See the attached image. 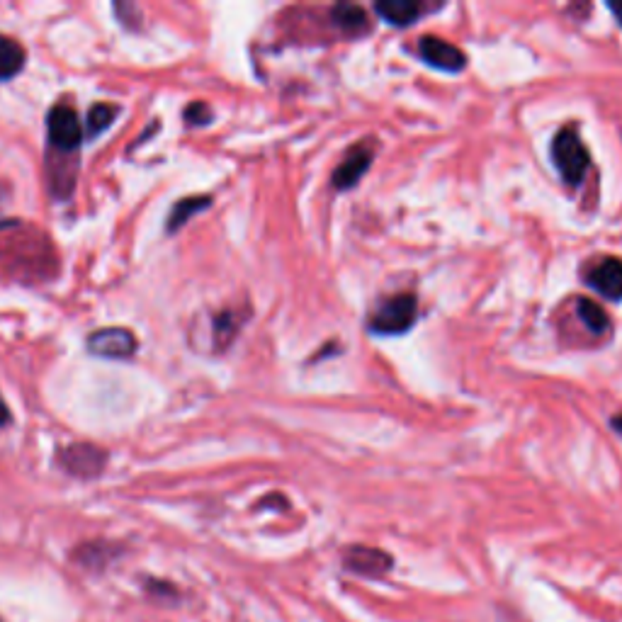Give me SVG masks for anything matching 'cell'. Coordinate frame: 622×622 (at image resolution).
Masks as SVG:
<instances>
[{
  "instance_id": "17",
  "label": "cell",
  "mask_w": 622,
  "mask_h": 622,
  "mask_svg": "<svg viewBox=\"0 0 622 622\" xmlns=\"http://www.w3.org/2000/svg\"><path fill=\"white\" fill-rule=\"evenodd\" d=\"M236 329H239V321L231 311H224L214 319V338H217V348H226L231 341H234Z\"/></svg>"
},
{
  "instance_id": "15",
  "label": "cell",
  "mask_w": 622,
  "mask_h": 622,
  "mask_svg": "<svg viewBox=\"0 0 622 622\" xmlns=\"http://www.w3.org/2000/svg\"><path fill=\"white\" fill-rule=\"evenodd\" d=\"M333 22L341 25L343 30H348V32H360V30H367V13L360 8V5L341 3L333 8Z\"/></svg>"
},
{
  "instance_id": "7",
  "label": "cell",
  "mask_w": 622,
  "mask_h": 622,
  "mask_svg": "<svg viewBox=\"0 0 622 622\" xmlns=\"http://www.w3.org/2000/svg\"><path fill=\"white\" fill-rule=\"evenodd\" d=\"M418 54L426 64H431L433 69L457 73L467 66V56L462 49H457L455 44L445 42L440 37H423L421 44H418Z\"/></svg>"
},
{
  "instance_id": "19",
  "label": "cell",
  "mask_w": 622,
  "mask_h": 622,
  "mask_svg": "<svg viewBox=\"0 0 622 622\" xmlns=\"http://www.w3.org/2000/svg\"><path fill=\"white\" fill-rule=\"evenodd\" d=\"M5 423H10V411L8 406H5L3 397H0V426H5Z\"/></svg>"
},
{
  "instance_id": "10",
  "label": "cell",
  "mask_w": 622,
  "mask_h": 622,
  "mask_svg": "<svg viewBox=\"0 0 622 622\" xmlns=\"http://www.w3.org/2000/svg\"><path fill=\"white\" fill-rule=\"evenodd\" d=\"M348 569L363 576H382L384 571L392 569V557L387 552L375 550V547H353L346 552Z\"/></svg>"
},
{
  "instance_id": "3",
  "label": "cell",
  "mask_w": 622,
  "mask_h": 622,
  "mask_svg": "<svg viewBox=\"0 0 622 622\" xmlns=\"http://www.w3.org/2000/svg\"><path fill=\"white\" fill-rule=\"evenodd\" d=\"M418 314L414 294H397L389 297L377 307L370 319V331L380 336H397V333L409 331L414 326Z\"/></svg>"
},
{
  "instance_id": "11",
  "label": "cell",
  "mask_w": 622,
  "mask_h": 622,
  "mask_svg": "<svg viewBox=\"0 0 622 622\" xmlns=\"http://www.w3.org/2000/svg\"><path fill=\"white\" fill-rule=\"evenodd\" d=\"M377 15L394 27H409L423 15V5L416 0H380L375 3Z\"/></svg>"
},
{
  "instance_id": "13",
  "label": "cell",
  "mask_w": 622,
  "mask_h": 622,
  "mask_svg": "<svg viewBox=\"0 0 622 622\" xmlns=\"http://www.w3.org/2000/svg\"><path fill=\"white\" fill-rule=\"evenodd\" d=\"M209 205H212V197H185V200H180L178 205L173 207L171 217H168V224H166L168 234L178 231L180 226L188 222L192 214L202 212V209H207Z\"/></svg>"
},
{
  "instance_id": "4",
  "label": "cell",
  "mask_w": 622,
  "mask_h": 622,
  "mask_svg": "<svg viewBox=\"0 0 622 622\" xmlns=\"http://www.w3.org/2000/svg\"><path fill=\"white\" fill-rule=\"evenodd\" d=\"M47 132L49 144H52L59 154H73V151L81 146L83 139L81 122H78V115L69 105H56L49 110Z\"/></svg>"
},
{
  "instance_id": "12",
  "label": "cell",
  "mask_w": 622,
  "mask_h": 622,
  "mask_svg": "<svg viewBox=\"0 0 622 622\" xmlns=\"http://www.w3.org/2000/svg\"><path fill=\"white\" fill-rule=\"evenodd\" d=\"M25 47L13 37L0 35V81H10L25 69Z\"/></svg>"
},
{
  "instance_id": "6",
  "label": "cell",
  "mask_w": 622,
  "mask_h": 622,
  "mask_svg": "<svg viewBox=\"0 0 622 622\" xmlns=\"http://www.w3.org/2000/svg\"><path fill=\"white\" fill-rule=\"evenodd\" d=\"M88 350L110 360L132 358L137 353V336L129 329H100L90 333Z\"/></svg>"
},
{
  "instance_id": "1",
  "label": "cell",
  "mask_w": 622,
  "mask_h": 622,
  "mask_svg": "<svg viewBox=\"0 0 622 622\" xmlns=\"http://www.w3.org/2000/svg\"><path fill=\"white\" fill-rule=\"evenodd\" d=\"M0 268L18 280H47L56 270L52 243L27 224H0Z\"/></svg>"
},
{
  "instance_id": "2",
  "label": "cell",
  "mask_w": 622,
  "mask_h": 622,
  "mask_svg": "<svg viewBox=\"0 0 622 622\" xmlns=\"http://www.w3.org/2000/svg\"><path fill=\"white\" fill-rule=\"evenodd\" d=\"M552 158L554 166L559 168V175L564 178V183L569 185H579L584 180L588 166H591V156H588L586 144L574 129H562L554 137Z\"/></svg>"
},
{
  "instance_id": "9",
  "label": "cell",
  "mask_w": 622,
  "mask_h": 622,
  "mask_svg": "<svg viewBox=\"0 0 622 622\" xmlns=\"http://www.w3.org/2000/svg\"><path fill=\"white\" fill-rule=\"evenodd\" d=\"M370 163H372V146L367 144L355 146V149L343 158L341 166L333 171V185H336L338 190H350L353 185L360 183V178H363L367 168H370Z\"/></svg>"
},
{
  "instance_id": "5",
  "label": "cell",
  "mask_w": 622,
  "mask_h": 622,
  "mask_svg": "<svg viewBox=\"0 0 622 622\" xmlns=\"http://www.w3.org/2000/svg\"><path fill=\"white\" fill-rule=\"evenodd\" d=\"M59 462L66 472L73 474V477L93 479L103 472V467L107 462V452L103 448H98V445L76 443L59 452Z\"/></svg>"
},
{
  "instance_id": "8",
  "label": "cell",
  "mask_w": 622,
  "mask_h": 622,
  "mask_svg": "<svg viewBox=\"0 0 622 622\" xmlns=\"http://www.w3.org/2000/svg\"><path fill=\"white\" fill-rule=\"evenodd\" d=\"M588 285L605 299H622V260L620 258H603L588 273Z\"/></svg>"
},
{
  "instance_id": "20",
  "label": "cell",
  "mask_w": 622,
  "mask_h": 622,
  "mask_svg": "<svg viewBox=\"0 0 622 622\" xmlns=\"http://www.w3.org/2000/svg\"><path fill=\"white\" fill-rule=\"evenodd\" d=\"M610 10H613V15L620 20V25H622V3H610Z\"/></svg>"
},
{
  "instance_id": "14",
  "label": "cell",
  "mask_w": 622,
  "mask_h": 622,
  "mask_svg": "<svg viewBox=\"0 0 622 622\" xmlns=\"http://www.w3.org/2000/svg\"><path fill=\"white\" fill-rule=\"evenodd\" d=\"M576 311H579V319L584 321L586 329L591 333H596V336H601V333L610 329L608 314H605L596 302H591V299H586V297L576 299Z\"/></svg>"
},
{
  "instance_id": "18",
  "label": "cell",
  "mask_w": 622,
  "mask_h": 622,
  "mask_svg": "<svg viewBox=\"0 0 622 622\" xmlns=\"http://www.w3.org/2000/svg\"><path fill=\"white\" fill-rule=\"evenodd\" d=\"M185 122L195 124V127H202V124L212 122V110L205 103H192L188 110H185Z\"/></svg>"
},
{
  "instance_id": "16",
  "label": "cell",
  "mask_w": 622,
  "mask_h": 622,
  "mask_svg": "<svg viewBox=\"0 0 622 622\" xmlns=\"http://www.w3.org/2000/svg\"><path fill=\"white\" fill-rule=\"evenodd\" d=\"M115 117H117L115 105L98 103L93 107V110L88 112V132L93 134V137H98V134H103L105 129L110 127L112 122H115Z\"/></svg>"
},
{
  "instance_id": "21",
  "label": "cell",
  "mask_w": 622,
  "mask_h": 622,
  "mask_svg": "<svg viewBox=\"0 0 622 622\" xmlns=\"http://www.w3.org/2000/svg\"><path fill=\"white\" fill-rule=\"evenodd\" d=\"M613 428H615V431H618V433H622V416H615V418H613Z\"/></svg>"
}]
</instances>
